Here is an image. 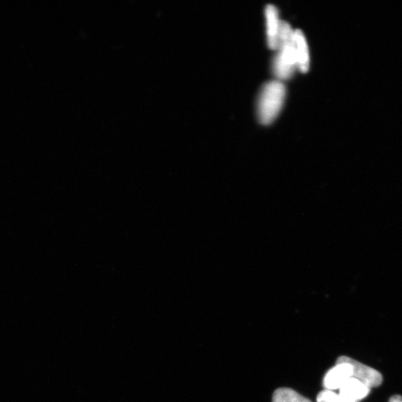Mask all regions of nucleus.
Masks as SVG:
<instances>
[{
    "instance_id": "obj_1",
    "label": "nucleus",
    "mask_w": 402,
    "mask_h": 402,
    "mask_svg": "<svg viewBox=\"0 0 402 402\" xmlns=\"http://www.w3.org/2000/svg\"><path fill=\"white\" fill-rule=\"evenodd\" d=\"M294 31L287 22L280 26L278 46L273 63V71L278 81L287 80L292 77L297 68L294 44Z\"/></svg>"
},
{
    "instance_id": "obj_2",
    "label": "nucleus",
    "mask_w": 402,
    "mask_h": 402,
    "mask_svg": "<svg viewBox=\"0 0 402 402\" xmlns=\"http://www.w3.org/2000/svg\"><path fill=\"white\" fill-rule=\"evenodd\" d=\"M285 94V87L282 81L274 80L265 84L257 102V115L261 124L273 123L283 106Z\"/></svg>"
},
{
    "instance_id": "obj_3",
    "label": "nucleus",
    "mask_w": 402,
    "mask_h": 402,
    "mask_svg": "<svg viewBox=\"0 0 402 402\" xmlns=\"http://www.w3.org/2000/svg\"><path fill=\"white\" fill-rule=\"evenodd\" d=\"M336 361L350 363L352 368V377L361 381L368 388H376L382 384V375L376 370L364 365V364L348 356L339 357Z\"/></svg>"
},
{
    "instance_id": "obj_4",
    "label": "nucleus",
    "mask_w": 402,
    "mask_h": 402,
    "mask_svg": "<svg viewBox=\"0 0 402 402\" xmlns=\"http://www.w3.org/2000/svg\"><path fill=\"white\" fill-rule=\"evenodd\" d=\"M352 376V368L350 363L336 361L335 366L326 372L323 379L325 390H334L340 388Z\"/></svg>"
},
{
    "instance_id": "obj_5",
    "label": "nucleus",
    "mask_w": 402,
    "mask_h": 402,
    "mask_svg": "<svg viewBox=\"0 0 402 402\" xmlns=\"http://www.w3.org/2000/svg\"><path fill=\"white\" fill-rule=\"evenodd\" d=\"M339 390V395L347 402H359L370 392V388L353 377L345 381Z\"/></svg>"
},
{
    "instance_id": "obj_6",
    "label": "nucleus",
    "mask_w": 402,
    "mask_h": 402,
    "mask_svg": "<svg viewBox=\"0 0 402 402\" xmlns=\"http://www.w3.org/2000/svg\"><path fill=\"white\" fill-rule=\"evenodd\" d=\"M265 17L268 44L270 49L276 50L282 22L279 20L277 8L273 5H268L265 9Z\"/></svg>"
},
{
    "instance_id": "obj_7",
    "label": "nucleus",
    "mask_w": 402,
    "mask_h": 402,
    "mask_svg": "<svg viewBox=\"0 0 402 402\" xmlns=\"http://www.w3.org/2000/svg\"><path fill=\"white\" fill-rule=\"evenodd\" d=\"M294 44L297 68L302 72H306L310 69V51L305 37L301 30H294Z\"/></svg>"
},
{
    "instance_id": "obj_8",
    "label": "nucleus",
    "mask_w": 402,
    "mask_h": 402,
    "mask_svg": "<svg viewBox=\"0 0 402 402\" xmlns=\"http://www.w3.org/2000/svg\"><path fill=\"white\" fill-rule=\"evenodd\" d=\"M273 402H312L290 388L277 389L273 395Z\"/></svg>"
},
{
    "instance_id": "obj_9",
    "label": "nucleus",
    "mask_w": 402,
    "mask_h": 402,
    "mask_svg": "<svg viewBox=\"0 0 402 402\" xmlns=\"http://www.w3.org/2000/svg\"><path fill=\"white\" fill-rule=\"evenodd\" d=\"M316 402H347L334 391L325 390L316 397Z\"/></svg>"
},
{
    "instance_id": "obj_10",
    "label": "nucleus",
    "mask_w": 402,
    "mask_h": 402,
    "mask_svg": "<svg viewBox=\"0 0 402 402\" xmlns=\"http://www.w3.org/2000/svg\"><path fill=\"white\" fill-rule=\"evenodd\" d=\"M389 402H402V396L399 395L392 396L390 399Z\"/></svg>"
}]
</instances>
